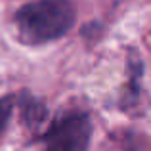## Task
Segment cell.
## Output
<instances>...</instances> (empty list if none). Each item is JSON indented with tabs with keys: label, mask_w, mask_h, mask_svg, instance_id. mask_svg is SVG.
<instances>
[{
	"label": "cell",
	"mask_w": 151,
	"mask_h": 151,
	"mask_svg": "<svg viewBox=\"0 0 151 151\" xmlns=\"http://www.w3.org/2000/svg\"><path fill=\"white\" fill-rule=\"evenodd\" d=\"M10 111H12L10 100H2V101H0V130L4 128V124H6L8 117H10Z\"/></svg>",
	"instance_id": "cell-3"
},
{
	"label": "cell",
	"mask_w": 151,
	"mask_h": 151,
	"mask_svg": "<svg viewBox=\"0 0 151 151\" xmlns=\"http://www.w3.org/2000/svg\"><path fill=\"white\" fill-rule=\"evenodd\" d=\"M92 140V119L86 113H71L58 119L46 130L44 151H88Z\"/></svg>",
	"instance_id": "cell-2"
},
{
	"label": "cell",
	"mask_w": 151,
	"mask_h": 151,
	"mask_svg": "<svg viewBox=\"0 0 151 151\" xmlns=\"http://www.w3.org/2000/svg\"><path fill=\"white\" fill-rule=\"evenodd\" d=\"M77 21L71 0H35L15 14L19 35L25 42L40 44L65 37Z\"/></svg>",
	"instance_id": "cell-1"
}]
</instances>
